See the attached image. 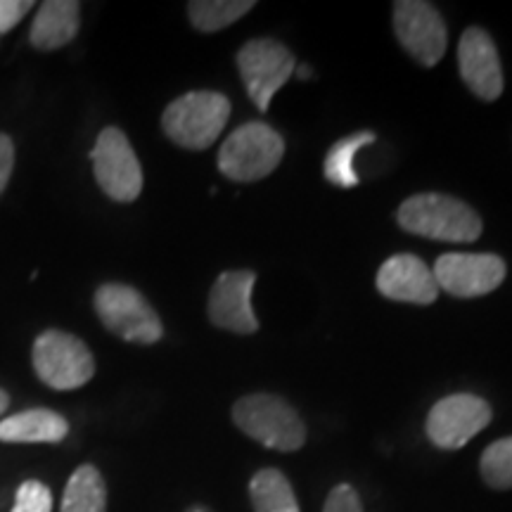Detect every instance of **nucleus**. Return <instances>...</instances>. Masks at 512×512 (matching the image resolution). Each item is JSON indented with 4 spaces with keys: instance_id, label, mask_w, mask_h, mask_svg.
Listing matches in <instances>:
<instances>
[{
    "instance_id": "obj_8",
    "label": "nucleus",
    "mask_w": 512,
    "mask_h": 512,
    "mask_svg": "<svg viewBox=\"0 0 512 512\" xmlns=\"http://www.w3.org/2000/svg\"><path fill=\"white\" fill-rule=\"evenodd\" d=\"M238 69L256 110L266 112L273 95L290 81L297 64L290 48H285L283 43L271 38H254L240 48Z\"/></svg>"
},
{
    "instance_id": "obj_10",
    "label": "nucleus",
    "mask_w": 512,
    "mask_h": 512,
    "mask_svg": "<svg viewBox=\"0 0 512 512\" xmlns=\"http://www.w3.org/2000/svg\"><path fill=\"white\" fill-rule=\"evenodd\" d=\"M505 261L496 254H441L434 264V280L439 290L451 297L472 299L498 290L503 285Z\"/></svg>"
},
{
    "instance_id": "obj_21",
    "label": "nucleus",
    "mask_w": 512,
    "mask_h": 512,
    "mask_svg": "<svg viewBox=\"0 0 512 512\" xmlns=\"http://www.w3.org/2000/svg\"><path fill=\"white\" fill-rule=\"evenodd\" d=\"M479 470L491 489H512V437L498 439L486 446L482 460H479Z\"/></svg>"
},
{
    "instance_id": "obj_9",
    "label": "nucleus",
    "mask_w": 512,
    "mask_h": 512,
    "mask_svg": "<svg viewBox=\"0 0 512 512\" xmlns=\"http://www.w3.org/2000/svg\"><path fill=\"white\" fill-rule=\"evenodd\" d=\"M494 413L482 396L451 394L434 403L427 415V437L434 446L456 451L489 425Z\"/></svg>"
},
{
    "instance_id": "obj_24",
    "label": "nucleus",
    "mask_w": 512,
    "mask_h": 512,
    "mask_svg": "<svg viewBox=\"0 0 512 512\" xmlns=\"http://www.w3.org/2000/svg\"><path fill=\"white\" fill-rule=\"evenodd\" d=\"M34 8L36 5L31 0H0V36L15 29Z\"/></svg>"
},
{
    "instance_id": "obj_17",
    "label": "nucleus",
    "mask_w": 512,
    "mask_h": 512,
    "mask_svg": "<svg viewBox=\"0 0 512 512\" xmlns=\"http://www.w3.org/2000/svg\"><path fill=\"white\" fill-rule=\"evenodd\" d=\"M60 512H107V486L98 467H76L64 486Z\"/></svg>"
},
{
    "instance_id": "obj_18",
    "label": "nucleus",
    "mask_w": 512,
    "mask_h": 512,
    "mask_svg": "<svg viewBox=\"0 0 512 512\" xmlns=\"http://www.w3.org/2000/svg\"><path fill=\"white\" fill-rule=\"evenodd\" d=\"M249 496H252L254 512H299L290 482L275 467L256 472L249 482Z\"/></svg>"
},
{
    "instance_id": "obj_22",
    "label": "nucleus",
    "mask_w": 512,
    "mask_h": 512,
    "mask_svg": "<svg viewBox=\"0 0 512 512\" xmlns=\"http://www.w3.org/2000/svg\"><path fill=\"white\" fill-rule=\"evenodd\" d=\"M10 512H53V494L43 482L29 479L17 489Z\"/></svg>"
},
{
    "instance_id": "obj_28",
    "label": "nucleus",
    "mask_w": 512,
    "mask_h": 512,
    "mask_svg": "<svg viewBox=\"0 0 512 512\" xmlns=\"http://www.w3.org/2000/svg\"><path fill=\"white\" fill-rule=\"evenodd\" d=\"M299 79H306V76H311V69H299Z\"/></svg>"
},
{
    "instance_id": "obj_1",
    "label": "nucleus",
    "mask_w": 512,
    "mask_h": 512,
    "mask_svg": "<svg viewBox=\"0 0 512 512\" xmlns=\"http://www.w3.org/2000/svg\"><path fill=\"white\" fill-rule=\"evenodd\" d=\"M396 221L406 233L441 242H475L484 228L470 204L437 192L408 197L396 211Z\"/></svg>"
},
{
    "instance_id": "obj_5",
    "label": "nucleus",
    "mask_w": 512,
    "mask_h": 512,
    "mask_svg": "<svg viewBox=\"0 0 512 512\" xmlns=\"http://www.w3.org/2000/svg\"><path fill=\"white\" fill-rule=\"evenodd\" d=\"M31 363L46 387L55 392H72L88 384L95 375V358L86 342L72 332L46 330L34 339Z\"/></svg>"
},
{
    "instance_id": "obj_14",
    "label": "nucleus",
    "mask_w": 512,
    "mask_h": 512,
    "mask_svg": "<svg viewBox=\"0 0 512 512\" xmlns=\"http://www.w3.org/2000/svg\"><path fill=\"white\" fill-rule=\"evenodd\" d=\"M377 290L394 302L425 306L437 299L439 285L425 261L413 254H396L377 271Z\"/></svg>"
},
{
    "instance_id": "obj_4",
    "label": "nucleus",
    "mask_w": 512,
    "mask_h": 512,
    "mask_svg": "<svg viewBox=\"0 0 512 512\" xmlns=\"http://www.w3.org/2000/svg\"><path fill=\"white\" fill-rule=\"evenodd\" d=\"M233 420L249 439L273 451H299L306 427L299 413L275 394H249L233 406Z\"/></svg>"
},
{
    "instance_id": "obj_7",
    "label": "nucleus",
    "mask_w": 512,
    "mask_h": 512,
    "mask_svg": "<svg viewBox=\"0 0 512 512\" xmlns=\"http://www.w3.org/2000/svg\"><path fill=\"white\" fill-rule=\"evenodd\" d=\"M93 174L100 190L114 202H133L143 192V169L128 143L126 133L117 126L102 128L91 152Z\"/></svg>"
},
{
    "instance_id": "obj_15",
    "label": "nucleus",
    "mask_w": 512,
    "mask_h": 512,
    "mask_svg": "<svg viewBox=\"0 0 512 512\" xmlns=\"http://www.w3.org/2000/svg\"><path fill=\"white\" fill-rule=\"evenodd\" d=\"M81 27V5L74 0H46L38 5L29 29V41L36 50H57L72 43Z\"/></svg>"
},
{
    "instance_id": "obj_16",
    "label": "nucleus",
    "mask_w": 512,
    "mask_h": 512,
    "mask_svg": "<svg viewBox=\"0 0 512 512\" xmlns=\"http://www.w3.org/2000/svg\"><path fill=\"white\" fill-rule=\"evenodd\" d=\"M69 434V422L50 408H29L0 420V441L5 444H60Z\"/></svg>"
},
{
    "instance_id": "obj_23",
    "label": "nucleus",
    "mask_w": 512,
    "mask_h": 512,
    "mask_svg": "<svg viewBox=\"0 0 512 512\" xmlns=\"http://www.w3.org/2000/svg\"><path fill=\"white\" fill-rule=\"evenodd\" d=\"M323 512H363V505L354 486L339 484L330 491Z\"/></svg>"
},
{
    "instance_id": "obj_6",
    "label": "nucleus",
    "mask_w": 512,
    "mask_h": 512,
    "mask_svg": "<svg viewBox=\"0 0 512 512\" xmlns=\"http://www.w3.org/2000/svg\"><path fill=\"white\" fill-rule=\"evenodd\" d=\"M95 313L112 335L131 344H157L164 337V325L152 304L136 287L105 283L95 292Z\"/></svg>"
},
{
    "instance_id": "obj_26",
    "label": "nucleus",
    "mask_w": 512,
    "mask_h": 512,
    "mask_svg": "<svg viewBox=\"0 0 512 512\" xmlns=\"http://www.w3.org/2000/svg\"><path fill=\"white\" fill-rule=\"evenodd\" d=\"M10 406V396H8V392H5V389H0V415L5 413V408Z\"/></svg>"
},
{
    "instance_id": "obj_25",
    "label": "nucleus",
    "mask_w": 512,
    "mask_h": 512,
    "mask_svg": "<svg viewBox=\"0 0 512 512\" xmlns=\"http://www.w3.org/2000/svg\"><path fill=\"white\" fill-rule=\"evenodd\" d=\"M12 169H15V143L10 136L0 133V195L8 188Z\"/></svg>"
},
{
    "instance_id": "obj_20",
    "label": "nucleus",
    "mask_w": 512,
    "mask_h": 512,
    "mask_svg": "<svg viewBox=\"0 0 512 512\" xmlns=\"http://www.w3.org/2000/svg\"><path fill=\"white\" fill-rule=\"evenodd\" d=\"M254 8L252 0H192L188 5V17L192 27L214 34L238 22Z\"/></svg>"
},
{
    "instance_id": "obj_12",
    "label": "nucleus",
    "mask_w": 512,
    "mask_h": 512,
    "mask_svg": "<svg viewBox=\"0 0 512 512\" xmlns=\"http://www.w3.org/2000/svg\"><path fill=\"white\" fill-rule=\"evenodd\" d=\"M254 283V271H226L216 278L207 304L209 320L216 328L238 335H252L259 330V320L252 309Z\"/></svg>"
},
{
    "instance_id": "obj_11",
    "label": "nucleus",
    "mask_w": 512,
    "mask_h": 512,
    "mask_svg": "<svg viewBox=\"0 0 512 512\" xmlns=\"http://www.w3.org/2000/svg\"><path fill=\"white\" fill-rule=\"evenodd\" d=\"M394 31L406 53L422 67H434L446 53V24L432 3L422 0L394 3Z\"/></svg>"
},
{
    "instance_id": "obj_19",
    "label": "nucleus",
    "mask_w": 512,
    "mask_h": 512,
    "mask_svg": "<svg viewBox=\"0 0 512 512\" xmlns=\"http://www.w3.org/2000/svg\"><path fill=\"white\" fill-rule=\"evenodd\" d=\"M375 143L373 131H358L354 136L342 138L339 143L332 145V150L325 157L323 171L325 178L337 188H356L358 185V174L354 169V157L361 147Z\"/></svg>"
},
{
    "instance_id": "obj_2",
    "label": "nucleus",
    "mask_w": 512,
    "mask_h": 512,
    "mask_svg": "<svg viewBox=\"0 0 512 512\" xmlns=\"http://www.w3.org/2000/svg\"><path fill=\"white\" fill-rule=\"evenodd\" d=\"M230 117V100L216 91H192L176 98L162 114L166 138L185 150H207Z\"/></svg>"
},
{
    "instance_id": "obj_13",
    "label": "nucleus",
    "mask_w": 512,
    "mask_h": 512,
    "mask_svg": "<svg viewBox=\"0 0 512 512\" xmlns=\"http://www.w3.org/2000/svg\"><path fill=\"white\" fill-rule=\"evenodd\" d=\"M458 64L465 86L479 100L494 102L503 93V69L494 38L484 29L470 27L460 36Z\"/></svg>"
},
{
    "instance_id": "obj_27",
    "label": "nucleus",
    "mask_w": 512,
    "mask_h": 512,
    "mask_svg": "<svg viewBox=\"0 0 512 512\" xmlns=\"http://www.w3.org/2000/svg\"><path fill=\"white\" fill-rule=\"evenodd\" d=\"M185 512H211V510L204 508V505H192V508H188Z\"/></svg>"
},
{
    "instance_id": "obj_3",
    "label": "nucleus",
    "mask_w": 512,
    "mask_h": 512,
    "mask_svg": "<svg viewBox=\"0 0 512 512\" xmlns=\"http://www.w3.org/2000/svg\"><path fill=\"white\" fill-rule=\"evenodd\" d=\"M285 143L280 133L264 121H249L235 128L219 150L221 174L238 183L271 176L283 162Z\"/></svg>"
}]
</instances>
